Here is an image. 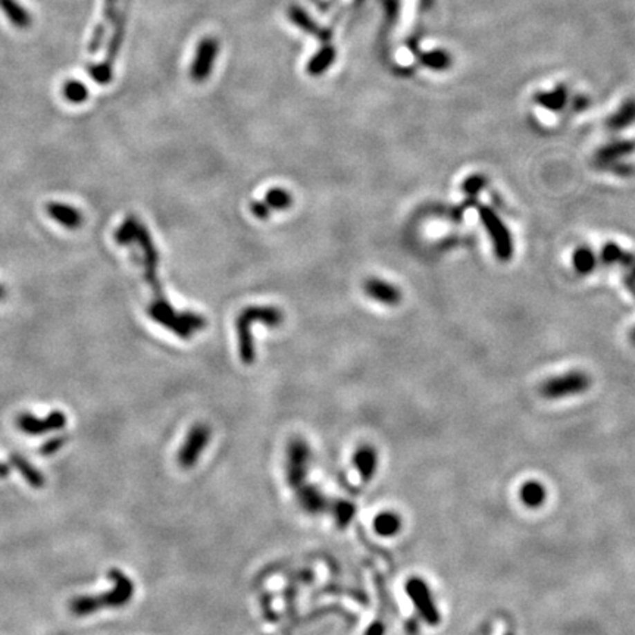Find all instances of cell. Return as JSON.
<instances>
[{"instance_id": "1", "label": "cell", "mask_w": 635, "mask_h": 635, "mask_svg": "<svg viewBox=\"0 0 635 635\" xmlns=\"http://www.w3.org/2000/svg\"><path fill=\"white\" fill-rule=\"evenodd\" d=\"M109 578L113 582L112 590L99 596H78L73 598L69 605L71 611L77 616H87L91 614H96L98 610L103 607H124L125 605L131 602V598L134 596L133 581L120 569H112L109 572Z\"/></svg>"}, {"instance_id": "2", "label": "cell", "mask_w": 635, "mask_h": 635, "mask_svg": "<svg viewBox=\"0 0 635 635\" xmlns=\"http://www.w3.org/2000/svg\"><path fill=\"white\" fill-rule=\"evenodd\" d=\"M282 312L274 306H250L246 308L237 318V335H239V351L240 359L250 365L255 360V346L252 337V324L262 322L268 326H277L282 322Z\"/></svg>"}, {"instance_id": "3", "label": "cell", "mask_w": 635, "mask_h": 635, "mask_svg": "<svg viewBox=\"0 0 635 635\" xmlns=\"http://www.w3.org/2000/svg\"><path fill=\"white\" fill-rule=\"evenodd\" d=\"M147 312L153 321L167 326L181 338L192 337L193 333L200 331L206 325V320L202 315L192 312L180 313L168 302H153Z\"/></svg>"}, {"instance_id": "4", "label": "cell", "mask_w": 635, "mask_h": 635, "mask_svg": "<svg viewBox=\"0 0 635 635\" xmlns=\"http://www.w3.org/2000/svg\"><path fill=\"white\" fill-rule=\"evenodd\" d=\"M478 215L490 235L496 256L501 262L509 261L513 255V240L508 227L504 226L496 212L488 206H478Z\"/></svg>"}, {"instance_id": "5", "label": "cell", "mask_w": 635, "mask_h": 635, "mask_svg": "<svg viewBox=\"0 0 635 635\" xmlns=\"http://www.w3.org/2000/svg\"><path fill=\"white\" fill-rule=\"evenodd\" d=\"M311 447L300 437L290 440L287 447V481L290 487L299 488L306 482L311 468Z\"/></svg>"}, {"instance_id": "6", "label": "cell", "mask_w": 635, "mask_h": 635, "mask_svg": "<svg viewBox=\"0 0 635 635\" xmlns=\"http://www.w3.org/2000/svg\"><path fill=\"white\" fill-rule=\"evenodd\" d=\"M591 385V380L585 372L581 371H571L568 374H563L556 376V378L547 380L543 385L540 387V393L546 398H562L573 394L585 393Z\"/></svg>"}, {"instance_id": "7", "label": "cell", "mask_w": 635, "mask_h": 635, "mask_svg": "<svg viewBox=\"0 0 635 635\" xmlns=\"http://www.w3.org/2000/svg\"><path fill=\"white\" fill-rule=\"evenodd\" d=\"M212 439V431L206 423H196L190 430H188L185 439L180 447L178 454H176V461L178 465L184 469H190L196 466L206 450V447Z\"/></svg>"}, {"instance_id": "8", "label": "cell", "mask_w": 635, "mask_h": 635, "mask_svg": "<svg viewBox=\"0 0 635 635\" xmlns=\"http://www.w3.org/2000/svg\"><path fill=\"white\" fill-rule=\"evenodd\" d=\"M406 593L428 625H439L440 615L437 606L432 602L428 585L419 578H412L406 584Z\"/></svg>"}, {"instance_id": "9", "label": "cell", "mask_w": 635, "mask_h": 635, "mask_svg": "<svg viewBox=\"0 0 635 635\" xmlns=\"http://www.w3.org/2000/svg\"><path fill=\"white\" fill-rule=\"evenodd\" d=\"M17 425L22 432L28 435H40L49 431L62 430L66 425V416L61 410H53L44 419H39L30 414H22L17 419Z\"/></svg>"}, {"instance_id": "10", "label": "cell", "mask_w": 635, "mask_h": 635, "mask_svg": "<svg viewBox=\"0 0 635 635\" xmlns=\"http://www.w3.org/2000/svg\"><path fill=\"white\" fill-rule=\"evenodd\" d=\"M363 288L371 299L380 302V303H384V304L394 306L402 300V293H400V290L396 286L390 284V282H387L380 278L367 279Z\"/></svg>"}, {"instance_id": "11", "label": "cell", "mask_w": 635, "mask_h": 635, "mask_svg": "<svg viewBox=\"0 0 635 635\" xmlns=\"http://www.w3.org/2000/svg\"><path fill=\"white\" fill-rule=\"evenodd\" d=\"M297 490V501L300 504V508L308 512L311 515H318L322 513L328 509V499L325 497V494L316 488L315 486L311 484H304L300 486Z\"/></svg>"}, {"instance_id": "12", "label": "cell", "mask_w": 635, "mask_h": 635, "mask_svg": "<svg viewBox=\"0 0 635 635\" xmlns=\"http://www.w3.org/2000/svg\"><path fill=\"white\" fill-rule=\"evenodd\" d=\"M635 150V143L631 140H616L598 149L596 153V162L600 168L611 162H618L623 156H628Z\"/></svg>"}, {"instance_id": "13", "label": "cell", "mask_w": 635, "mask_h": 635, "mask_svg": "<svg viewBox=\"0 0 635 635\" xmlns=\"http://www.w3.org/2000/svg\"><path fill=\"white\" fill-rule=\"evenodd\" d=\"M46 210H47V215L68 230L80 228L82 219H84L77 208L65 205V203L52 202L46 206Z\"/></svg>"}, {"instance_id": "14", "label": "cell", "mask_w": 635, "mask_h": 635, "mask_svg": "<svg viewBox=\"0 0 635 635\" xmlns=\"http://www.w3.org/2000/svg\"><path fill=\"white\" fill-rule=\"evenodd\" d=\"M353 463H355L362 481L368 482L374 478L376 469H378V453L372 445H362L355 452Z\"/></svg>"}, {"instance_id": "15", "label": "cell", "mask_w": 635, "mask_h": 635, "mask_svg": "<svg viewBox=\"0 0 635 635\" xmlns=\"http://www.w3.org/2000/svg\"><path fill=\"white\" fill-rule=\"evenodd\" d=\"M116 3H118V0H104L102 19L99 21L98 27L94 28L93 37H91V42H90V46H89L90 53H98V50L100 49L104 35H106V33H108L111 22H112V19L115 17Z\"/></svg>"}, {"instance_id": "16", "label": "cell", "mask_w": 635, "mask_h": 635, "mask_svg": "<svg viewBox=\"0 0 635 635\" xmlns=\"http://www.w3.org/2000/svg\"><path fill=\"white\" fill-rule=\"evenodd\" d=\"M568 89L567 86H558L555 90H551V91H543V93H537L535 94V103L538 106H543L544 109L547 111H553V112H559L564 108V104H567L568 102Z\"/></svg>"}, {"instance_id": "17", "label": "cell", "mask_w": 635, "mask_h": 635, "mask_svg": "<svg viewBox=\"0 0 635 635\" xmlns=\"http://www.w3.org/2000/svg\"><path fill=\"white\" fill-rule=\"evenodd\" d=\"M635 122V99H628L620 104V108L607 118L606 128L609 131H620Z\"/></svg>"}, {"instance_id": "18", "label": "cell", "mask_w": 635, "mask_h": 635, "mask_svg": "<svg viewBox=\"0 0 635 635\" xmlns=\"http://www.w3.org/2000/svg\"><path fill=\"white\" fill-rule=\"evenodd\" d=\"M0 9L3 10V14L12 22V26H15L17 28L24 30L31 26V15L17 0H0Z\"/></svg>"}, {"instance_id": "19", "label": "cell", "mask_w": 635, "mask_h": 635, "mask_svg": "<svg viewBox=\"0 0 635 635\" xmlns=\"http://www.w3.org/2000/svg\"><path fill=\"white\" fill-rule=\"evenodd\" d=\"M602 261L606 265H622L632 269L635 265V256L616 243H606L602 249Z\"/></svg>"}, {"instance_id": "20", "label": "cell", "mask_w": 635, "mask_h": 635, "mask_svg": "<svg viewBox=\"0 0 635 635\" xmlns=\"http://www.w3.org/2000/svg\"><path fill=\"white\" fill-rule=\"evenodd\" d=\"M402 529V519L394 512H381L374 519V531L381 537H394Z\"/></svg>"}, {"instance_id": "21", "label": "cell", "mask_w": 635, "mask_h": 635, "mask_svg": "<svg viewBox=\"0 0 635 635\" xmlns=\"http://www.w3.org/2000/svg\"><path fill=\"white\" fill-rule=\"evenodd\" d=\"M10 462L19 470V474L27 479V482L31 487L42 488L44 486L43 474L37 468L33 466L26 457H22L19 454H14V456H10Z\"/></svg>"}, {"instance_id": "22", "label": "cell", "mask_w": 635, "mask_h": 635, "mask_svg": "<svg viewBox=\"0 0 635 635\" xmlns=\"http://www.w3.org/2000/svg\"><path fill=\"white\" fill-rule=\"evenodd\" d=\"M547 491L543 484H540L538 481H528L526 484L521 488V499L522 501L531 509L540 508L541 504L546 501Z\"/></svg>"}, {"instance_id": "23", "label": "cell", "mask_w": 635, "mask_h": 635, "mask_svg": "<svg viewBox=\"0 0 635 635\" xmlns=\"http://www.w3.org/2000/svg\"><path fill=\"white\" fill-rule=\"evenodd\" d=\"M572 264H573V268L575 270L578 274L581 275H588V274H591L594 268H596V264H597V259H596V255L591 249H588V247L582 246V247H578V249H576L572 255Z\"/></svg>"}, {"instance_id": "24", "label": "cell", "mask_w": 635, "mask_h": 635, "mask_svg": "<svg viewBox=\"0 0 635 635\" xmlns=\"http://www.w3.org/2000/svg\"><path fill=\"white\" fill-rule=\"evenodd\" d=\"M421 62L434 71H445L452 66V56L444 50H432L422 53Z\"/></svg>"}, {"instance_id": "25", "label": "cell", "mask_w": 635, "mask_h": 635, "mask_svg": "<svg viewBox=\"0 0 635 635\" xmlns=\"http://www.w3.org/2000/svg\"><path fill=\"white\" fill-rule=\"evenodd\" d=\"M355 515H356L355 503L347 501V500H338L334 504V517L340 528H346L353 519H355Z\"/></svg>"}, {"instance_id": "26", "label": "cell", "mask_w": 635, "mask_h": 635, "mask_svg": "<svg viewBox=\"0 0 635 635\" xmlns=\"http://www.w3.org/2000/svg\"><path fill=\"white\" fill-rule=\"evenodd\" d=\"M264 202L270 208V210L273 209H287L291 206L293 203V199H291V194L284 190V188H273V190H269L265 196V200Z\"/></svg>"}, {"instance_id": "27", "label": "cell", "mask_w": 635, "mask_h": 635, "mask_svg": "<svg viewBox=\"0 0 635 635\" xmlns=\"http://www.w3.org/2000/svg\"><path fill=\"white\" fill-rule=\"evenodd\" d=\"M64 94L69 102L81 103L89 98V90L84 84H82V82L73 80V81H68L64 86Z\"/></svg>"}, {"instance_id": "28", "label": "cell", "mask_w": 635, "mask_h": 635, "mask_svg": "<svg viewBox=\"0 0 635 635\" xmlns=\"http://www.w3.org/2000/svg\"><path fill=\"white\" fill-rule=\"evenodd\" d=\"M487 184V180H486V176L484 175H479V174H475V175H470L468 176V178L463 181L462 184V192L470 197L472 200H475L477 194L482 190V188L486 187Z\"/></svg>"}, {"instance_id": "29", "label": "cell", "mask_w": 635, "mask_h": 635, "mask_svg": "<svg viewBox=\"0 0 635 635\" xmlns=\"http://www.w3.org/2000/svg\"><path fill=\"white\" fill-rule=\"evenodd\" d=\"M603 169L606 171H610V172H614L619 176H629L634 174V167H631V165L628 163H622V162H611L609 165H606V167H603Z\"/></svg>"}, {"instance_id": "30", "label": "cell", "mask_w": 635, "mask_h": 635, "mask_svg": "<svg viewBox=\"0 0 635 635\" xmlns=\"http://www.w3.org/2000/svg\"><path fill=\"white\" fill-rule=\"evenodd\" d=\"M65 444V439L64 437H53L50 440H47L43 445H42V449H40V453L44 454V456H50L53 453H56L59 449H61V447Z\"/></svg>"}, {"instance_id": "31", "label": "cell", "mask_w": 635, "mask_h": 635, "mask_svg": "<svg viewBox=\"0 0 635 635\" xmlns=\"http://www.w3.org/2000/svg\"><path fill=\"white\" fill-rule=\"evenodd\" d=\"M250 209H252V214L259 219H266L270 214V208L265 202H259V200H256V202L250 205Z\"/></svg>"}, {"instance_id": "32", "label": "cell", "mask_w": 635, "mask_h": 635, "mask_svg": "<svg viewBox=\"0 0 635 635\" xmlns=\"http://www.w3.org/2000/svg\"><path fill=\"white\" fill-rule=\"evenodd\" d=\"M588 104H590V99L585 98V96H576L575 100H573V109L575 111H584L585 108H588Z\"/></svg>"}, {"instance_id": "33", "label": "cell", "mask_w": 635, "mask_h": 635, "mask_svg": "<svg viewBox=\"0 0 635 635\" xmlns=\"http://www.w3.org/2000/svg\"><path fill=\"white\" fill-rule=\"evenodd\" d=\"M367 635H384V625L381 622H374L368 628Z\"/></svg>"}, {"instance_id": "34", "label": "cell", "mask_w": 635, "mask_h": 635, "mask_svg": "<svg viewBox=\"0 0 635 635\" xmlns=\"http://www.w3.org/2000/svg\"><path fill=\"white\" fill-rule=\"evenodd\" d=\"M623 281H625V286H627V288H628V290L632 293V296L635 297V278H634V277H629V275H627V277H625V279H623Z\"/></svg>"}, {"instance_id": "35", "label": "cell", "mask_w": 635, "mask_h": 635, "mask_svg": "<svg viewBox=\"0 0 635 635\" xmlns=\"http://www.w3.org/2000/svg\"><path fill=\"white\" fill-rule=\"evenodd\" d=\"M9 475V466L5 463H0V478H5Z\"/></svg>"}, {"instance_id": "36", "label": "cell", "mask_w": 635, "mask_h": 635, "mask_svg": "<svg viewBox=\"0 0 635 635\" xmlns=\"http://www.w3.org/2000/svg\"><path fill=\"white\" fill-rule=\"evenodd\" d=\"M5 296H6V288L0 284V300H3Z\"/></svg>"}, {"instance_id": "37", "label": "cell", "mask_w": 635, "mask_h": 635, "mask_svg": "<svg viewBox=\"0 0 635 635\" xmlns=\"http://www.w3.org/2000/svg\"><path fill=\"white\" fill-rule=\"evenodd\" d=\"M629 340L632 341V344H635V328H632V331L629 334Z\"/></svg>"}]
</instances>
